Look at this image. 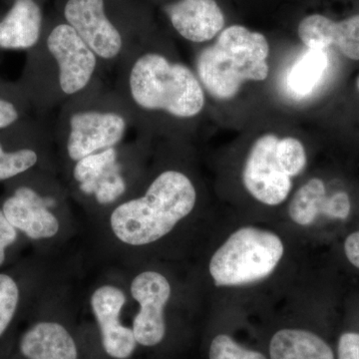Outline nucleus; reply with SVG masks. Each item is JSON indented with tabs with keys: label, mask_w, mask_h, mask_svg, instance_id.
Segmentation results:
<instances>
[{
	"label": "nucleus",
	"mask_w": 359,
	"mask_h": 359,
	"mask_svg": "<svg viewBox=\"0 0 359 359\" xmlns=\"http://www.w3.org/2000/svg\"><path fill=\"white\" fill-rule=\"evenodd\" d=\"M132 52L125 57L121 80L122 102L130 116L141 111L189 119L202 112L204 88L190 68L158 52Z\"/></svg>",
	"instance_id": "1"
},
{
	"label": "nucleus",
	"mask_w": 359,
	"mask_h": 359,
	"mask_svg": "<svg viewBox=\"0 0 359 359\" xmlns=\"http://www.w3.org/2000/svg\"><path fill=\"white\" fill-rule=\"evenodd\" d=\"M197 191L186 174L167 170L142 197L123 202L110 215L113 233L123 244L142 247L167 236L193 212Z\"/></svg>",
	"instance_id": "2"
},
{
	"label": "nucleus",
	"mask_w": 359,
	"mask_h": 359,
	"mask_svg": "<svg viewBox=\"0 0 359 359\" xmlns=\"http://www.w3.org/2000/svg\"><path fill=\"white\" fill-rule=\"evenodd\" d=\"M269 53V41L263 33L231 25L224 27L214 44L200 52L196 63L198 78L210 95L230 100L245 82L268 78Z\"/></svg>",
	"instance_id": "3"
},
{
	"label": "nucleus",
	"mask_w": 359,
	"mask_h": 359,
	"mask_svg": "<svg viewBox=\"0 0 359 359\" xmlns=\"http://www.w3.org/2000/svg\"><path fill=\"white\" fill-rule=\"evenodd\" d=\"M285 252L282 238L256 226L238 229L212 255L210 275L217 287L259 282L275 271Z\"/></svg>",
	"instance_id": "4"
},
{
	"label": "nucleus",
	"mask_w": 359,
	"mask_h": 359,
	"mask_svg": "<svg viewBox=\"0 0 359 359\" xmlns=\"http://www.w3.org/2000/svg\"><path fill=\"white\" fill-rule=\"evenodd\" d=\"M130 116L125 105L80 106L68 111L63 120V136L68 158L74 161L117 147L126 136Z\"/></svg>",
	"instance_id": "5"
},
{
	"label": "nucleus",
	"mask_w": 359,
	"mask_h": 359,
	"mask_svg": "<svg viewBox=\"0 0 359 359\" xmlns=\"http://www.w3.org/2000/svg\"><path fill=\"white\" fill-rule=\"evenodd\" d=\"M45 47L53 61V90L61 99L81 95L98 69V57L69 25L52 26Z\"/></svg>",
	"instance_id": "6"
},
{
	"label": "nucleus",
	"mask_w": 359,
	"mask_h": 359,
	"mask_svg": "<svg viewBox=\"0 0 359 359\" xmlns=\"http://www.w3.org/2000/svg\"><path fill=\"white\" fill-rule=\"evenodd\" d=\"M63 18L101 62H114L129 54L126 39L108 15L105 0H66Z\"/></svg>",
	"instance_id": "7"
},
{
	"label": "nucleus",
	"mask_w": 359,
	"mask_h": 359,
	"mask_svg": "<svg viewBox=\"0 0 359 359\" xmlns=\"http://www.w3.org/2000/svg\"><path fill=\"white\" fill-rule=\"evenodd\" d=\"M278 137H259L245 160L243 182L248 192L262 204L278 205L289 197L292 178L285 172L278 155Z\"/></svg>",
	"instance_id": "8"
},
{
	"label": "nucleus",
	"mask_w": 359,
	"mask_h": 359,
	"mask_svg": "<svg viewBox=\"0 0 359 359\" xmlns=\"http://www.w3.org/2000/svg\"><path fill=\"white\" fill-rule=\"evenodd\" d=\"M131 294L140 304L133 320L135 339L143 346H155L166 335L165 308L171 297V285L162 273L146 271L135 276Z\"/></svg>",
	"instance_id": "9"
},
{
	"label": "nucleus",
	"mask_w": 359,
	"mask_h": 359,
	"mask_svg": "<svg viewBox=\"0 0 359 359\" xmlns=\"http://www.w3.org/2000/svg\"><path fill=\"white\" fill-rule=\"evenodd\" d=\"M91 308L99 327L106 353L116 359H127L136 349L133 330L120 323L126 295L114 285L98 287L91 297Z\"/></svg>",
	"instance_id": "10"
},
{
	"label": "nucleus",
	"mask_w": 359,
	"mask_h": 359,
	"mask_svg": "<svg viewBox=\"0 0 359 359\" xmlns=\"http://www.w3.org/2000/svg\"><path fill=\"white\" fill-rule=\"evenodd\" d=\"M163 9L175 32L193 43L211 41L226 26V15L217 0H173Z\"/></svg>",
	"instance_id": "11"
},
{
	"label": "nucleus",
	"mask_w": 359,
	"mask_h": 359,
	"mask_svg": "<svg viewBox=\"0 0 359 359\" xmlns=\"http://www.w3.org/2000/svg\"><path fill=\"white\" fill-rule=\"evenodd\" d=\"M55 204L51 198L43 197L27 186L16 189L2 205V212L18 231L32 240L50 238L57 235L60 224L49 208Z\"/></svg>",
	"instance_id": "12"
},
{
	"label": "nucleus",
	"mask_w": 359,
	"mask_h": 359,
	"mask_svg": "<svg viewBox=\"0 0 359 359\" xmlns=\"http://www.w3.org/2000/svg\"><path fill=\"white\" fill-rule=\"evenodd\" d=\"M297 35L308 48L335 47L346 57L359 60V14L334 21L323 14H309L297 26Z\"/></svg>",
	"instance_id": "13"
},
{
	"label": "nucleus",
	"mask_w": 359,
	"mask_h": 359,
	"mask_svg": "<svg viewBox=\"0 0 359 359\" xmlns=\"http://www.w3.org/2000/svg\"><path fill=\"white\" fill-rule=\"evenodd\" d=\"M43 32L39 0H13L0 20V48L23 50L37 45Z\"/></svg>",
	"instance_id": "14"
},
{
	"label": "nucleus",
	"mask_w": 359,
	"mask_h": 359,
	"mask_svg": "<svg viewBox=\"0 0 359 359\" xmlns=\"http://www.w3.org/2000/svg\"><path fill=\"white\" fill-rule=\"evenodd\" d=\"M20 351L27 359H77L76 344L60 323L41 321L20 339Z\"/></svg>",
	"instance_id": "15"
},
{
	"label": "nucleus",
	"mask_w": 359,
	"mask_h": 359,
	"mask_svg": "<svg viewBox=\"0 0 359 359\" xmlns=\"http://www.w3.org/2000/svg\"><path fill=\"white\" fill-rule=\"evenodd\" d=\"M269 359H335L334 351L320 335L302 328H283L271 337Z\"/></svg>",
	"instance_id": "16"
},
{
	"label": "nucleus",
	"mask_w": 359,
	"mask_h": 359,
	"mask_svg": "<svg viewBox=\"0 0 359 359\" xmlns=\"http://www.w3.org/2000/svg\"><path fill=\"white\" fill-rule=\"evenodd\" d=\"M327 50L308 48L292 66L287 76V86L294 95L308 96L316 88L327 72Z\"/></svg>",
	"instance_id": "17"
},
{
	"label": "nucleus",
	"mask_w": 359,
	"mask_h": 359,
	"mask_svg": "<svg viewBox=\"0 0 359 359\" xmlns=\"http://www.w3.org/2000/svg\"><path fill=\"white\" fill-rule=\"evenodd\" d=\"M328 201L325 183L313 178L295 192L289 205V216L299 226H311L320 215L325 216Z\"/></svg>",
	"instance_id": "18"
},
{
	"label": "nucleus",
	"mask_w": 359,
	"mask_h": 359,
	"mask_svg": "<svg viewBox=\"0 0 359 359\" xmlns=\"http://www.w3.org/2000/svg\"><path fill=\"white\" fill-rule=\"evenodd\" d=\"M117 161L118 152L116 147L87 156L76 162L73 169V177L79 184L93 183Z\"/></svg>",
	"instance_id": "19"
},
{
	"label": "nucleus",
	"mask_w": 359,
	"mask_h": 359,
	"mask_svg": "<svg viewBox=\"0 0 359 359\" xmlns=\"http://www.w3.org/2000/svg\"><path fill=\"white\" fill-rule=\"evenodd\" d=\"M39 160V154L32 149H20L6 152L0 144V181L25 173L34 167Z\"/></svg>",
	"instance_id": "20"
},
{
	"label": "nucleus",
	"mask_w": 359,
	"mask_h": 359,
	"mask_svg": "<svg viewBox=\"0 0 359 359\" xmlns=\"http://www.w3.org/2000/svg\"><path fill=\"white\" fill-rule=\"evenodd\" d=\"M20 301V290L15 280L0 273V337L11 325Z\"/></svg>",
	"instance_id": "21"
},
{
	"label": "nucleus",
	"mask_w": 359,
	"mask_h": 359,
	"mask_svg": "<svg viewBox=\"0 0 359 359\" xmlns=\"http://www.w3.org/2000/svg\"><path fill=\"white\" fill-rule=\"evenodd\" d=\"M278 155L290 178L301 174L306 168V149L302 142L294 137L278 139Z\"/></svg>",
	"instance_id": "22"
},
{
	"label": "nucleus",
	"mask_w": 359,
	"mask_h": 359,
	"mask_svg": "<svg viewBox=\"0 0 359 359\" xmlns=\"http://www.w3.org/2000/svg\"><path fill=\"white\" fill-rule=\"evenodd\" d=\"M209 359H268L264 353L247 348L228 334H218L212 339Z\"/></svg>",
	"instance_id": "23"
},
{
	"label": "nucleus",
	"mask_w": 359,
	"mask_h": 359,
	"mask_svg": "<svg viewBox=\"0 0 359 359\" xmlns=\"http://www.w3.org/2000/svg\"><path fill=\"white\" fill-rule=\"evenodd\" d=\"M351 204L348 195L344 192L330 196L325 217L334 219H346L351 212Z\"/></svg>",
	"instance_id": "24"
},
{
	"label": "nucleus",
	"mask_w": 359,
	"mask_h": 359,
	"mask_svg": "<svg viewBox=\"0 0 359 359\" xmlns=\"http://www.w3.org/2000/svg\"><path fill=\"white\" fill-rule=\"evenodd\" d=\"M18 236V230L9 223L2 210H0V266L6 262L7 248L16 242Z\"/></svg>",
	"instance_id": "25"
},
{
	"label": "nucleus",
	"mask_w": 359,
	"mask_h": 359,
	"mask_svg": "<svg viewBox=\"0 0 359 359\" xmlns=\"http://www.w3.org/2000/svg\"><path fill=\"white\" fill-rule=\"evenodd\" d=\"M339 359H359V334L344 332L337 346Z\"/></svg>",
	"instance_id": "26"
},
{
	"label": "nucleus",
	"mask_w": 359,
	"mask_h": 359,
	"mask_svg": "<svg viewBox=\"0 0 359 359\" xmlns=\"http://www.w3.org/2000/svg\"><path fill=\"white\" fill-rule=\"evenodd\" d=\"M18 111L9 101L0 99V129L11 126L18 120Z\"/></svg>",
	"instance_id": "27"
},
{
	"label": "nucleus",
	"mask_w": 359,
	"mask_h": 359,
	"mask_svg": "<svg viewBox=\"0 0 359 359\" xmlns=\"http://www.w3.org/2000/svg\"><path fill=\"white\" fill-rule=\"evenodd\" d=\"M344 252L349 263L359 269V231L346 238Z\"/></svg>",
	"instance_id": "28"
},
{
	"label": "nucleus",
	"mask_w": 359,
	"mask_h": 359,
	"mask_svg": "<svg viewBox=\"0 0 359 359\" xmlns=\"http://www.w3.org/2000/svg\"><path fill=\"white\" fill-rule=\"evenodd\" d=\"M358 89H359V77H358Z\"/></svg>",
	"instance_id": "29"
}]
</instances>
